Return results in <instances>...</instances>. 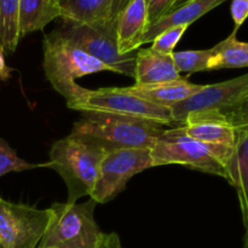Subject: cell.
<instances>
[{"label": "cell", "mask_w": 248, "mask_h": 248, "mask_svg": "<svg viewBox=\"0 0 248 248\" xmlns=\"http://www.w3.org/2000/svg\"><path fill=\"white\" fill-rule=\"evenodd\" d=\"M94 248H123L120 237L116 232H101Z\"/></svg>", "instance_id": "obj_27"}, {"label": "cell", "mask_w": 248, "mask_h": 248, "mask_svg": "<svg viewBox=\"0 0 248 248\" xmlns=\"http://www.w3.org/2000/svg\"><path fill=\"white\" fill-rule=\"evenodd\" d=\"M236 33L234 29L227 39L213 46L208 70L248 67V43L237 40Z\"/></svg>", "instance_id": "obj_19"}, {"label": "cell", "mask_w": 248, "mask_h": 248, "mask_svg": "<svg viewBox=\"0 0 248 248\" xmlns=\"http://www.w3.org/2000/svg\"><path fill=\"white\" fill-rule=\"evenodd\" d=\"M38 248H41V247H38Z\"/></svg>", "instance_id": "obj_32"}, {"label": "cell", "mask_w": 248, "mask_h": 248, "mask_svg": "<svg viewBox=\"0 0 248 248\" xmlns=\"http://www.w3.org/2000/svg\"><path fill=\"white\" fill-rule=\"evenodd\" d=\"M230 11L235 23V31H239L248 17V0H232Z\"/></svg>", "instance_id": "obj_26"}, {"label": "cell", "mask_w": 248, "mask_h": 248, "mask_svg": "<svg viewBox=\"0 0 248 248\" xmlns=\"http://www.w3.org/2000/svg\"><path fill=\"white\" fill-rule=\"evenodd\" d=\"M188 1H190V0H177V1L174 2V5H173V7H172V10H174V9H177V7L182 6V5L186 4V2H188ZM172 10H171V11H172Z\"/></svg>", "instance_id": "obj_29"}, {"label": "cell", "mask_w": 248, "mask_h": 248, "mask_svg": "<svg viewBox=\"0 0 248 248\" xmlns=\"http://www.w3.org/2000/svg\"><path fill=\"white\" fill-rule=\"evenodd\" d=\"M227 181L235 188L245 229L248 228V127L237 128L232 156L228 162Z\"/></svg>", "instance_id": "obj_14"}, {"label": "cell", "mask_w": 248, "mask_h": 248, "mask_svg": "<svg viewBox=\"0 0 248 248\" xmlns=\"http://www.w3.org/2000/svg\"><path fill=\"white\" fill-rule=\"evenodd\" d=\"M182 126L189 137L200 142L230 148L235 144L236 130L222 121L193 120Z\"/></svg>", "instance_id": "obj_18"}, {"label": "cell", "mask_w": 248, "mask_h": 248, "mask_svg": "<svg viewBox=\"0 0 248 248\" xmlns=\"http://www.w3.org/2000/svg\"><path fill=\"white\" fill-rule=\"evenodd\" d=\"M62 18V11L55 0H19V36L43 31L50 22Z\"/></svg>", "instance_id": "obj_17"}, {"label": "cell", "mask_w": 248, "mask_h": 248, "mask_svg": "<svg viewBox=\"0 0 248 248\" xmlns=\"http://www.w3.org/2000/svg\"><path fill=\"white\" fill-rule=\"evenodd\" d=\"M195 120L222 121V123L234 127L235 130L248 127V92H246L239 101L235 102L232 106L222 109L217 113L195 119Z\"/></svg>", "instance_id": "obj_21"}, {"label": "cell", "mask_w": 248, "mask_h": 248, "mask_svg": "<svg viewBox=\"0 0 248 248\" xmlns=\"http://www.w3.org/2000/svg\"><path fill=\"white\" fill-rule=\"evenodd\" d=\"M203 85L193 84L186 78L155 85H132L126 86V91L149 101L157 106L171 109L177 103L186 101L202 89Z\"/></svg>", "instance_id": "obj_15"}, {"label": "cell", "mask_w": 248, "mask_h": 248, "mask_svg": "<svg viewBox=\"0 0 248 248\" xmlns=\"http://www.w3.org/2000/svg\"><path fill=\"white\" fill-rule=\"evenodd\" d=\"M96 201L84 203L53 202L48 208L50 219L38 247L94 248L101 235L94 219Z\"/></svg>", "instance_id": "obj_6"}, {"label": "cell", "mask_w": 248, "mask_h": 248, "mask_svg": "<svg viewBox=\"0 0 248 248\" xmlns=\"http://www.w3.org/2000/svg\"><path fill=\"white\" fill-rule=\"evenodd\" d=\"M43 67L46 79L65 101L74 98L82 87L75 80L98 72H111L98 60L90 56L63 36L58 29L44 36Z\"/></svg>", "instance_id": "obj_3"}, {"label": "cell", "mask_w": 248, "mask_h": 248, "mask_svg": "<svg viewBox=\"0 0 248 248\" xmlns=\"http://www.w3.org/2000/svg\"><path fill=\"white\" fill-rule=\"evenodd\" d=\"M149 27L145 0H128L116 21V43L123 55L136 52Z\"/></svg>", "instance_id": "obj_12"}, {"label": "cell", "mask_w": 248, "mask_h": 248, "mask_svg": "<svg viewBox=\"0 0 248 248\" xmlns=\"http://www.w3.org/2000/svg\"><path fill=\"white\" fill-rule=\"evenodd\" d=\"M106 152L70 133L56 140L50 149V161L44 167L55 170L67 186V203H77L91 195Z\"/></svg>", "instance_id": "obj_2"}, {"label": "cell", "mask_w": 248, "mask_h": 248, "mask_svg": "<svg viewBox=\"0 0 248 248\" xmlns=\"http://www.w3.org/2000/svg\"><path fill=\"white\" fill-rule=\"evenodd\" d=\"M64 21L78 23H114L128 0H55Z\"/></svg>", "instance_id": "obj_11"}, {"label": "cell", "mask_w": 248, "mask_h": 248, "mask_svg": "<svg viewBox=\"0 0 248 248\" xmlns=\"http://www.w3.org/2000/svg\"><path fill=\"white\" fill-rule=\"evenodd\" d=\"M67 107L81 113L123 116L155 124L162 127L178 126L174 124L171 109L145 101L126 91L125 87H102L98 90L82 87L74 98L67 101Z\"/></svg>", "instance_id": "obj_5"}, {"label": "cell", "mask_w": 248, "mask_h": 248, "mask_svg": "<svg viewBox=\"0 0 248 248\" xmlns=\"http://www.w3.org/2000/svg\"><path fill=\"white\" fill-rule=\"evenodd\" d=\"M212 56V47L207 50L179 51L172 53L174 64L178 72L198 73L208 70V62Z\"/></svg>", "instance_id": "obj_22"}, {"label": "cell", "mask_w": 248, "mask_h": 248, "mask_svg": "<svg viewBox=\"0 0 248 248\" xmlns=\"http://www.w3.org/2000/svg\"><path fill=\"white\" fill-rule=\"evenodd\" d=\"M19 0H0V50L15 52L19 43Z\"/></svg>", "instance_id": "obj_20"}, {"label": "cell", "mask_w": 248, "mask_h": 248, "mask_svg": "<svg viewBox=\"0 0 248 248\" xmlns=\"http://www.w3.org/2000/svg\"><path fill=\"white\" fill-rule=\"evenodd\" d=\"M36 167H44L43 165L29 164L17 155V153L0 138V177L11 172H22L27 170H33Z\"/></svg>", "instance_id": "obj_23"}, {"label": "cell", "mask_w": 248, "mask_h": 248, "mask_svg": "<svg viewBox=\"0 0 248 248\" xmlns=\"http://www.w3.org/2000/svg\"><path fill=\"white\" fill-rule=\"evenodd\" d=\"M164 131L162 126L135 119L82 113L70 133L108 154L121 149H152Z\"/></svg>", "instance_id": "obj_1"}, {"label": "cell", "mask_w": 248, "mask_h": 248, "mask_svg": "<svg viewBox=\"0 0 248 248\" xmlns=\"http://www.w3.org/2000/svg\"><path fill=\"white\" fill-rule=\"evenodd\" d=\"M188 28V26H178L166 29L157 36H155L154 40L152 41L150 48L159 53H164V55H172L174 52V47Z\"/></svg>", "instance_id": "obj_24"}, {"label": "cell", "mask_w": 248, "mask_h": 248, "mask_svg": "<svg viewBox=\"0 0 248 248\" xmlns=\"http://www.w3.org/2000/svg\"><path fill=\"white\" fill-rule=\"evenodd\" d=\"M10 68L7 67L6 62H5L4 52L0 50V79L1 80H7L10 78Z\"/></svg>", "instance_id": "obj_28"}, {"label": "cell", "mask_w": 248, "mask_h": 248, "mask_svg": "<svg viewBox=\"0 0 248 248\" xmlns=\"http://www.w3.org/2000/svg\"><path fill=\"white\" fill-rule=\"evenodd\" d=\"M0 248H4V247H2V246H1V245H0Z\"/></svg>", "instance_id": "obj_31"}, {"label": "cell", "mask_w": 248, "mask_h": 248, "mask_svg": "<svg viewBox=\"0 0 248 248\" xmlns=\"http://www.w3.org/2000/svg\"><path fill=\"white\" fill-rule=\"evenodd\" d=\"M242 248H248V228L245 229V237H244V247Z\"/></svg>", "instance_id": "obj_30"}, {"label": "cell", "mask_w": 248, "mask_h": 248, "mask_svg": "<svg viewBox=\"0 0 248 248\" xmlns=\"http://www.w3.org/2000/svg\"><path fill=\"white\" fill-rule=\"evenodd\" d=\"M182 78L172 55H164L153 48H140L136 53V85H155Z\"/></svg>", "instance_id": "obj_13"}, {"label": "cell", "mask_w": 248, "mask_h": 248, "mask_svg": "<svg viewBox=\"0 0 248 248\" xmlns=\"http://www.w3.org/2000/svg\"><path fill=\"white\" fill-rule=\"evenodd\" d=\"M148 6V18L149 26L159 21L162 16L169 14L177 0H145Z\"/></svg>", "instance_id": "obj_25"}, {"label": "cell", "mask_w": 248, "mask_h": 248, "mask_svg": "<svg viewBox=\"0 0 248 248\" xmlns=\"http://www.w3.org/2000/svg\"><path fill=\"white\" fill-rule=\"evenodd\" d=\"M154 167L150 149H121L108 153L99 167V174L90 199L107 203L125 189L127 182L140 172Z\"/></svg>", "instance_id": "obj_8"}, {"label": "cell", "mask_w": 248, "mask_h": 248, "mask_svg": "<svg viewBox=\"0 0 248 248\" xmlns=\"http://www.w3.org/2000/svg\"><path fill=\"white\" fill-rule=\"evenodd\" d=\"M232 152L230 147L208 144L189 137L182 125L165 130L150 149L154 167L182 165L225 179Z\"/></svg>", "instance_id": "obj_4"}, {"label": "cell", "mask_w": 248, "mask_h": 248, "mask_svg": "<svg viewBox=\"0 0 248 248\" xmlns=\"http://www.w3.org/2000/svg\"><path fill=\"white\" fill-rule=\"evenodd\" d=\"M57 29L63 36L69 39L81 50L110 68L111 72L133 78L137 51L127 55L119 52L116 22L92 26L62 19V23Z\"/></svg>", "instance_id": "obj_7"}, {"label": "cell", "mask_w": 248, "mask_h": 248, "mask_svg": "<svg viewBox=\"0 0 248 248\" xmlns=\"http://www.w3.org/2000/svg\"><path fill=\"white\" fill-rule=\"evenodd\" d=\"M225 1L227 0H190V1L186 2L182 6L177 7L165 16H162L155 23L150 24L142 39V46L144 44L152 43L155 36H157L166 29L172 28V27H189L191 23L201 18L203 15H206L211 10L219 6Z\"/></svg>", "instance_id": "obj_16"}, {"label": "cell", "mask_w": 248, "mask_h": 248, "mask_svg": "<svg viewBox=\"0 0 248 248\" xmlns=\"http://www.w3.org/2000/svg\"><path fill=\"white\" fill-rule=\"evenodd\" d=\"M50 219L47 210L0 198V245L4 248H38Z\"/></svg>", "instance_id": "obj_9"}, {"label": "cell", "mask_w": 248, "mask_h": 248, "mask_svg": "<svg viewBox=\"0 0 248 248\" xmlns=\"http://www.w3.org/2000/svg\"><path fill=\"white\" fill-rule=\"evenodd\" d=\"M246 92H248V73L218 84L203 85L195 94L172 107V118L176 125L181 126L232 106Z\"/></svg>", "instance_id": "obj_10"}]
</instances>
